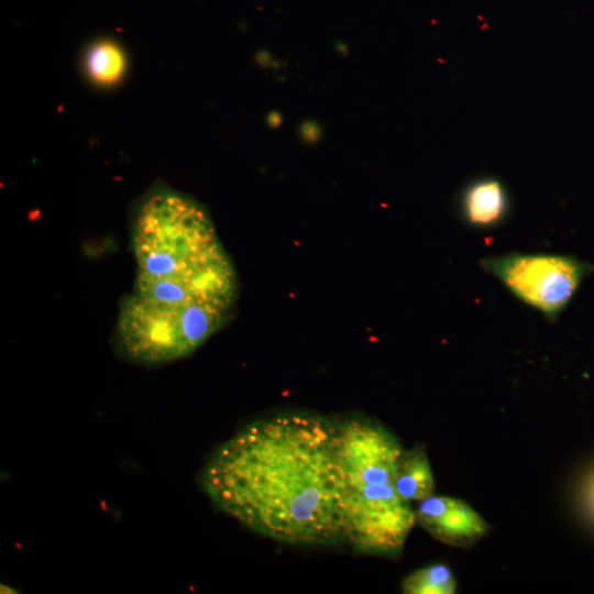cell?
<instances>
[{"label": "cell", "mask_w": 594, "mask_h": 594, "mask_svg": "<svg viewBox=\"0 0 594 594\" xmlns=\"http://www.w3.org/2000/svg\"><path fill=\"white\" fill-rule=\"evenodd\" d=\"M205 492L251 530L294 544L344 538L333 424L284 414L245 426L220 446L201 477Z\"/></svg>", "instance_id": "1"}, {"label": "cell", "mask_w": 594, "mask_h": 594, "mask_svg": "<svg viewBox=\"0 0 594 594\" xmlns=\"http://www.w3.org/2000/svg\"><path fill=\"white\" fill-rule=\"evenodd\" d=\"M131 245L136 264L133 294L232 315L237 272L199 201L165 185L154 186L134 206Z\"/></svg>", "instance_id": "2"}, {"label": "cell", "mask_w": 594, "mask_h": 594, "mask_svg": "<svg viewBox=\"0 0 594 594\" xmlns=\"http://www.w3.org/2000/svg\"><path fill=\"white\" fill-rule=\"evenodd\" d=\"M333 450L345 540L363 552L398 553L416 521L394 484L402 447L378 425L350 419L333 424Z\"/></svg>", "instance_id": "3"}, {"label": "cell", "mask_w": 594, "mask_h": 594, "mask_svg": "<svg viewBox=\"0 0 594 594\" xmlns=\"http://www.w3.org/2000/svg\"><path fill=\"white\" fill-rule=\"evenodd\" d=\"M227 320L208 309L157 302L131 293L119 307L116 341L132 362L164 364L190 355Z\"/></svg>", "instance_id": "4"}, {"label": "cell", "mask_w": 594, "mask_h": 594, "mask_svg": "<svg viewBox=\"0 0 594 594\" xmlns=\"http://www.w3.org/2000/svg\"><path fill=\"white\" fill-rule=\"evenodd\" d=\"M517 299L556 321L594 266L571 255L508 253L480 261Z\"/></svg>", "instance_id": "5"}, {"label": "cell", "mask_w": 594, "mask_h": 594, "mask_svg": "<svg viewBox=\"0 0 594 594\" xmlns=\"http://www.w3.org/2000/svg\"><path fill=\"white\" fill-rule=\"evenodd\" d=\"M415 515L425 530L451 546H468L488 529L471 506L452 497L430 495L419 502Z\"/></svg>", "instance_id": "6"}, {"label": "cell", "mask_w": 594, "mask_h": 594, "mask_svg": "<svg viewBox=\"0 0 594 594\" xmlns=\"http://www.w3.org/2000/svg\"><path fill=\"white\" fill-rule=\"evenodd\" d=\"M459 206L468 226L491 229L507 217L509 199L501 180L483 177L466 185L461 193Z\"/></svg>", "instance_id": "7"}, {"label": "cell", "mask_w": 594, "mask_h": 594, "mask_svg": "<svg viewBox=\"0 0 594 594\" xmlns=\"http://www.w3.org/2000/svg\"><path fill=\"white\" fill-rule=\"evenodd\" d=\"M394 484L399 497L409 504L432 495L433 476L422 448L402 451L395 468Z\"/></svg>", "instance_id": "8"}, {"label": "cell", "mask_w": 594, "mask_h": 594, "mask_svg": "<svg viewBox=\"0 0 594 594\" xmlns=\"http://www.w3.org/2000/svg\"><path fill=\"white\" fill-rule=\"evenodd\" d=\"M82 66L91 82L111 86L119 82L127 72V54L116 41L98 40L86 48Z\"/></svg>", "instance_id": "9"}, {"label": "cell", "mask_w": 594, "mask_h": 594, "mask_svg": "<svg viewBox=\"0 0 594 594\" xmlns=\"http://www.w3.org/2000/svg\"><path fill=\"white\" fill-rule=\"evenodd\" d=\"M402 590L406 594H452L455 580L447 565L436 563L406 576Z\"/></svg>", "instance_id": "10"}]
</instances>
